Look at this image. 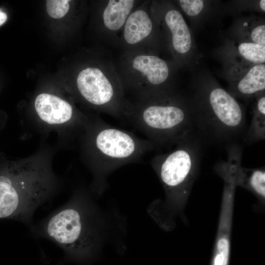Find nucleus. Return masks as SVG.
<instances>
[{"mask_svg": "<svg viewBox=\"0 0 265 265\" xmlns=\"http://www.w3.org/2000/svg\"><path fill=\"white\" fill-rule=\"evenodd\" d=\"M118 42L125 51L146 50L157 53L159 48L165 45L160 28L150 7L144 3L131 13Z\"/></svg>", "mask_w": 265, "mask_h": 265, "instance_id": "10", "label": "nucleus"}, {"mask_svg": "<svg viewBox=\"0 0 265 265\" xmlns=\"http://www.w3.org/2000/svg\"><path fill=\"white\" fill-rule=\"evenodd\" d=\"M77 142L81 160L92 174L91 188L96 193L102 191L112 171L157 148L148 139L113 127L97 116L91 117Z\"/></svg>", "mask_w": 265, "mask_h": 265, "instance_id": "3", "label": "nucleus"}, {"mask_svg": "<svg viewBox=\"0 0 265 265\" xmlns=\"http://www.w3.org/2000/svg\"><path fill=\"white\" fill-rule=\"evenodd\" d=\"M237 26V34L239 36L242 42H252L265 46L264 22L249 19L239 22Z\"/></svg>", "mask_w": 265, "mask_h": 265, "instance_id": "17", "label": "nucleus"}, {"mask_svg": "<svg viewBox=\"0 0 265 265\" xmlns=\"http://www.w3.org/2000/svg\"><path fill=\"white\" fill-rule=\"evenodd\" d=\"M190 99L205 139L236 145L247 131L245 111L235 98L211 78H203Z\"/></svg>", "mask_w": 265, "mask_h": 265, "instance_id": "5", "label": "nucleus"}, {"mask_svg": "<svg viewBox=\"0 0 265 265\" xmlns=\"http://www.w3.org/2000/svg\"><path fill=\"white\" fill-rule=\"evenodd\" d=\"M265 138V96L262 94L256 98L251 124L242 138L245 144H252Z\"/></svg>", "mask_w": 265, "mask_h": 265, "instance_id": "15", "label": "nucleus"}, {"mask_svg": "<svg viewBox=\"0 0 265 265\" xmlns=\"http://www.w3.org/2000/svg\"><path fill=\"white\" fill-rule=\"evenodd\" d=\"M150 6L158 22L165 45L175 63L189 65L195 59V46L192 34L181 12L171 3L155 2Z\"/></svg>", "mask_w": 265, "mask_h": 265, "instance_id": "9", "label": "nucleus"}, {"mask_svg": "<svg viewBox=\"0 0 265 265\" xmlns=\"http://www.w3.org/2000/svg\"><path fill=\"white\" fill-rule=\"evenodd\" d=\"M137 2L134 0H104L101 13L104 40L118 42V34L122 32L128 16Z\"/></svg>", "mask_w": 265, "mask_h": 265, "instance_id": "13", "label": "nucleus"}, {"mask_svg": "<svg viewBox=\"0 0 265 265\" xmlns=\"http://www.w3.org/2000/svg\"><path fill=\"white\" fill-rule=\"evenodd\" d=\"M237 182L250 189L262 198L265 196V172L263 169H249L240 164L237 170Z\"/></svg>", "mask_w": 265, "mask_h": 265, "instance_id": "16", "label": "nucleus"}, {"mask_svg": "<svg viewBox=\"0 0 265 265\" xmlns=\"http://www.w3.org/2000/svg\"><path fill=\"white\" fill-rule=\"evenodd\" d=\"M126 120L157 148L174 146L195 137L202 139L190 98L176 91L131 102Z\"/></svg>", "mask_w": 265, "mask_h": 265, "instance_id": "4", "label": "nucleus"}, {"mask_svg": "<svg viewBox=\"0 0 265 265\" xmlns=\"http://www.w3.org/2000/svg\"><path fill=\"white\" fill-rule=\"evenodd\" d=\"M7 15L4 11L0 9V26H2L7 20Z\"/></svg>", "mask_w": 265, "mask_h": 265, "instance_id": "20", "label": "nucleus"}, {"mask_svg": "<svg viewBox=\"0 0 265 265\" xmlns=\"http://www.w3.org/2000/svg\"><path fill=\"white\" fill-rule=\"evenodd\" d=\"M203 140L199 137L185 140L171 151L155 156L151 165L168 198L184 199L191 189L200 160Z\"/></svg>", "mask_w": 265, "mask_h": 265, "instance_id": "7", "label": "nucleus"}, {"mask_svg": "<svg viewBox=\"0 0 265 265\" xmlns=\"http://www.w3.org/2000/svg\"><path fill=\"white\" fill-rule=\"evenodd\" d=\"M224 53L228 73L265 62V46L255 43L232 41Z\"/></svg>", "mask_w": 265, "mask_h": 265, "instance_id": "14", "label": "nucleus"}, {"mask_svg": "<svg viewBox=\"0 0 265 265\" xmlns=\"http://www.w3.org/2000/svg\"><path fill=\"white\" fill-rule=\"evenodd\" d=\"M35 126L44 132H55L68 143L77 142L91 118L56 95L42 93L36 97Z\"/></svg>", "mask_w": 265, "mask_h": 265, "instance_id": "8", "label": "nucleus"}, {"mask_svg": "<svg viewBox=\"0 0 265 265\" xmlns=\"http://www.w3.org/2000/svg\"><path fill=\"white\" fill-rule=\"evenodd\" d=\"M228 74V92L234 98L247 100L265 93V64L252 65Z\"/></svg>", "mask_w": 265, "mask_h": 265, "instance_id": "12", "label": "nucleus"}, {"mask_svg": "<svg viewBox=\"0 0 265 265\" xmlns=\"http://www.w3.org/2000/svg\"><path fill=\"white\" fill-rule=\"evenodd\" d=\"M178 3L184 12L190 18L199 17L207 7V2L201 0H180Z\"/></svg>", "mask_w": 265, "mask_h": 265, "instance_id": "18", "label": "nucleus"}, {"mask_svg": "<svg viewBox=\"0 0 265 265\" xmlns=\"http://www.w3.org/2000/svg\"><path fill=\"white\" fill-rule=\"evenodd\" d=\"M2 155V153L1 152H0V156Z\"/></svg>", "mask_w": 265, "mask_h": 265, "instance_id": "22", "label": "nucleus"}, {"mask_svg": "<svg viewBox=\"0 0 265 265\" xmlns=\"http://www.w3.org/2000/svg\"><path fill=\"white\" fill-rule=\"evenodd\" d=\"M55 152L54 148L42 144L26 158L0 156V219L17 220L31 227L35 210L61 186L53 170Z\"/></svg>", "mask_w": 265, "mask_h": 265, "instance_id": "1", "label": "nucleus"}, {"mask_svg": "<svg viewBox=\"0 0 265 265\" xmlns=\"http://www.w3.org/2000/svg\"><path fill=\"white\" fill-rule=\"evenodd\" d=\"M87 192L78 189L70 200L31 227L33 234L49 239L65 253V259L80 263L91 260L100 240V222Z\"/></svg>", "mask_w": 265, "mask_h": 265, "instance_id": "2", "label": "nucleus"}, {"mask_svg": "<svg viewBox=\"0 0 265 265\" xmlns=\"http://www.w3.org/2000/svg\"><path fill=\"white\" fill-rule=\"evenodd\" d=\"M69 0H47L46 10L50 16L59 19L64 16L70 8Z\"/></svg>", "mask_w": 265, "mask_h": 265, "instance_id": "19", "label": "nucleus"}, {"mask_svg": "<svg viewBox=\"0 0 265 265\" xmlns=\"http://www.w3.org/2000/svg\"><path fill=\"white\" fill-rule=\"evenodd\" d=\"M223 180V195L212 265H228L230 257L234 195L237 185L232 177H226Z\"/></svg>", "mask_w": 265, "mask_h": 265, "instance_id": "11", "label": "nucleus"}, {"mask_svg": "<svg viewBox=\"0 0 265 265\" xmlns=\"http://www.w3.org/2000/svg\"><path fill=\"white\" fill-rule=\"evenodd\" d=\"M259 7H260V10L262 12H265V0H261L259 1Z\"/></svg>", "mask_w": 265, "mask_h": 265, "instance_id": "21", "label": "nucleus"}, {"mask_svg": "<svg viewBox=\"0 0 265 265\" xmlns=\"http://www.w3.org/2000/svg\"><path fill=\"white\" fill-rule=\"evenodd\" d=\"M158 53L146 50L125 51L115 64L125 94L135 101L175 91L173 65Z\"/></svg>", "mask_w": 265, "mask_h": 265, "instance_id": "6", "label": "nucleus"}]
</instances>
